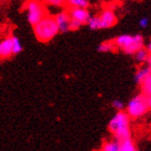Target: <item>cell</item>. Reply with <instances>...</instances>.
Here are the masks:
<instances>
[{"label":"cell","mask_w":151,"mask_h":151,"mask_svg":"<svg viewBox=\"0 0 151 151\" xmlns=\"http://www.w3.org/2000/svg\"><path fill=\"white\" fill-rule=\"evenodd\" d=\"M108 129L112 133L118 142L131 138L129 129V116L124 111L116 112L108 124Z\"/></svg>","instance_id":"obj_1"},{"label":"cell","mask_w":151,"mask_h":151,"mask_svg":"<svg viewBox=\"0 0 151 151\" xmlns=\"http://www.w3.org/2000/svg\"><path fill=\"white\" fill-rule=\"evenodd\" d=\"M34 32L38 40L41 42H47L55 37V35L60 32V29L56 24L55 17L45 16L37 25L34 26Z\"/></svg>","instance_id":"obj_2"},{"label":"cell","mask_w":151,"mask_h":151,"mask_svg":"<svg viewBox=\"0 0 151 151\" xmlns=\"http://www.w3.org/2000/svg\"><path fill=\"white\" fill-rule=\"evenodd\" d=\"M116 47H119L126 54H136L142 49L144 40L140 35H121L114 40Z\"/></svg>","instance_id":"obj_3"},{"label":"cell","mask_w":151,"mask_h":151,"mask_svg":"<svg viewBox=\"0 0 151 151\" xmlns=\"http://www.w3.org/2000/svg\"><path fill=\"white\" fill-rule=\"evenodd\" d=\"M149 109L148 104V97L144 93L142 94L136 95L135 97H133L126 107V113L129 116V118L137 119L144 116Z\"/></svg>","instance_id":"obj_4"},{"label":"cell","mask_w":151,"mask_h":151,"mask_svg":"<svg viewBox=\"0 0 151 151\" xmlns=\"http://www.w3.org/2000/svg\"><path fill=\"white\" fill-rule=\"evenodd\" d=\"M27 19L32 25L36 26L38 23L45 17V8L41 2L29 1L26 3Z\"/></svg>","instance_id":"obj_5"},{"label":"cell","mask_w":151,"mask_h":151,"mask_svg":"<svg viewBox=\"0 0 151 151\" xmlns=\"http://www.w3.org/2000/svg\"><path fill=\"white\" fill-rule=\"evenodd\" d=\"M98 17L101 21V28H109L116 23V14L110 9H105Z\"/></svg>","instance_id":"obj_6"},{"label":"cell","mask_w":151,"mask_h":151,"mask_svg":"<svg viewBox=\"0 0 151 151\" xmlns=\"http://www.w3.org/2000/svg\"><path fill=\"white\" fill-rule=\"evenodd\" d=\"M54 17H55V21H56V24H57V26H58L60 32H65L69 30L70 22H71V17H70L69 13L60 12V13H57Z\"/></svg>","instance_id":"obj_7"},{"label":"cell","mask_w":151,"mask_h":151,"mask_svg":"<svg viewBox=\"0 0 151 151\" xmlns=\"http://www.w3.org/2000/svg\"><path fill=\"white\" fill-rule=\"evenodd\" d=\"M70 17L71 19H75V21H78L81 24L83 23H88L91 16H90V13L86 9H77V8H70L69 11Z\"/></svg>","instance_id":"obj_8"},{"label":"cell","mask_w":151,"mask_h":151,"mask_svg":"<svg viewBox=\"0 0 151 151\" xmlns=\"http://www.w3.org/2000/svg\"><path fill=\"white\" fill-rule=\"evenodd\" d=\"M13 54V40L12 36L6 37L0 42V56L1 58H6Z\"/></svg>","instance_id":"obj_9"},{"label":"cell","mask_w":151,"mask_h":151,"mask_svg":"<svg viewBox=\"0 0 151 151\" xmlns=\"http://www.w3.org/2000/svg\"><path fill=\"white\" fill-rule=\"evenodd\" d=\"M151 78V68L149 67H142L136 73L135 79L138 84L142 85L146 81H148Z\"/></svg>","instance_id":"obj_10"},{"label":"cell","mask_w":151,"mask_h":151,"mask_svg":"<svg viewBox=\"0 0 151 151\" xmlns=\"http://www.w3.org/2000/svg\"><path fill=\"white\" fill-rule=\"evenodd\" d=\"M101 151H121L120 142H118L116 139L110 140V142H106L104 145L101 146Z\"/></svg>","instance_id":"obj_11"},{"label":"cell","mask_w":151,"mask_h":151,"mask_svg":"<svg viewBox=\"0 0 151 151\" xmlns=\"http://www.w3.org/2000/svg\"><path fill=\"white\" fill-rule=\"evenodd\" d=\"M70 8H77V9H86L88 2L86 0H69L67 1Z\"/></svg>","instance_id":"obj_12"},{"label":"cell","mask_w":151,"mask_h":151,"mask_svg":"<svg viewBox=\"0 0 151 151\" xmlns=\"http://www.w3.org/2000/svg\"><path fill=\"white\" fill-rule=\"evenodd\" d=\"M120 147H121V151H136L135 145L131 138L120 142Z\"/></svg>","instance_id":"obj_13"},{"label":"cell","mask_w":151,"mask_h":151,"mask_svg":"<svg viewBox=\"0 0 151 151\" xmlns=\"http://www.w3.org/2000/svg\"><path fill=\"white\" fill-rule=\"evenodd\" d=\"M116 43H114V41H106L104 43H101L99 47H98V51H101V52H109V51H112L114 47H116Z\"/></svg>","instance_id":"obj_14"},{"label":"cell","mask_w":151,"mask_h":151,"mask_svg":"<svg viewBox=\"0 0 151 151\" xmlns=\"http://www.w3.org/2000/svg\"><path fill=\"white\" fill-rule=\"evenodd\" d=\"M149 52L145 49H142V50H139L137 53L135 54V58L138 60L139 63H142V62H146V60H148L149 58Z\"/></svg>","instance_id":"obj_15"},{"label":"cell","mask_w":151,"mask_h":151,"mask_svg":"<svg viewBox=\"0 0 151 151\" xmlns=\"http://www.w3.org/2000/svg\"><path fill=\"white\" fill-rule=\"evenodd\" d=\"M88 24L91 29L101 28V21H99V17H98V16H91V19H90Z\"/></svg>","instance_id":"obj_16"},{"label":"cell","mask_w":151,"mask_h":151,"mask_svg":"<svg viewBox=\"0 0 151 151\" xmlns=\"http://www.w3.org/2000/svg\"><path fill=\"white\" fill-rule=\"evenodd\" d=\"M12 40H13V54H17L22 51V44H21V41L19 40V38L15 37V36H12Z\"/></svg>","instance_id":"obj_17"},{"label":"cell","mask_w":151,"mask_h":151,"mask_svg":"<svg viewBox=\"0 0 151 151\" xmlns=\"http://www.w3.org/2000/svg\"><path fill=\"white\" fill-rule=\"evenodd\" d=\"M80 26H81V23L75 21V19H71V22H70V29L71 30H77L80 28Z\"/></svg>","instance_id":"obj_18"},{"label":"cell","mask_w":151,"mask_h":151,"mask_svg":"<svg viewBox=\"0 0 151 151\" xmlns=\"http://www.w3.org/2000/svg\"><path fill=\"white\" fill-rule=\"evenodd\" d=\"M63 1L62 0H49L47 1V4H50V6H63Z\"/></svg>","instance_id":"obj_19"},{"label":"cell","mask_w":151,"mask_h":151,"mask_svg":"<svg viewBox=\"0 0 151 151\" xmlns=\"http://www.w3.org/2000/svg\"><path fill=\"white\" fill-rule=\"evenodd\" d=\"M112 106L118 110H121L123 108V103L121 101H119V99H116V101H112Z\"/></svg>","instance_id":"obj_20"},{"label":"cell","mask_w":151,"mask_h":151,"mask_svg":"<svg viewBox=\"0 0 151 151\" xmlns=\"http://www.w3.org/2000/svg\"><path fill=\"white\" fill-rule=\"evenodd\" d=\"M148 19H146V17H144V19H142L140 21H139V25L142 26V28H145V27H147L148 26Z\"/></svg>","instance_id":"obj_21"},{"label":"cell","mask_w":151,"mask_h":151,"mask_svg":"<svg viewBox=\"0 0 151 151\" xmlns=\"http://www.w3.org/2000/svg\"><path fill=\"white\" fill-rule=\"evenodd\" d=\"M147 51L151 54V41L148 43V45H147Z\"/></svg>","instance_id":"obj_22"},{"label":"cell","mask_w":151,"mask_h":151,"mask_svg":"<svg viewBox=\"0 0 151 151\" xmlns=\"http://www.w3.org/2000/svg\"><path fill=\"white\" fill-rule=\"evenodd\" d=\"M147 63H148V65H149V68H151V55L149 56L148 60H147Z\"/></svg>","instance_id":"obj_23"},{"label":"cell","mask_w":151,"mask_h":151,"mask_svg":"<svg viewBox=\"0 0 151 151\" xmlns=\"http://www.w3.org/2000/svg\"><path fill=\"white\" fill-rule=\"evenodd\" d=\"M148 104H149V108L151 109V96L148 97Z\"/></svg>","instance_id":"obj_24"},{"label":"cell","mask_w":151,"mask_h":151,"mask_svg":"<svg viewBox=\"0 0 151 151\" xmlns=\"http://www.w3.org/2000/svg\"><path fill=\"white\" fill-rule=\"evenodd\" d=\"M136 151H138V150H136Z\"/></svg>","instance_id":"obj_25"}]
</instances>
